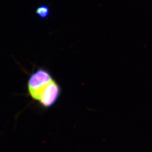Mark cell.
<instances>
[{
    "mask_svg": "<svg viewBox=\"0 0 152 152\" xmlns=\"http://www.w3.org/2000/svg\"><path fill=\"white\" fill-rule=\"evenodd\" d=\"M60 88L53 80L41 92L38 102L43 107L48 108L54 105L59 98Z\"/></svg>",
    "mask_w": 152,
    "mask_h": 152,
    "instance_id": "cell-2",
    "label": "cell"
},
{
    "mask_svg": "<svg viewBox=\"0 0 152 152\" xmlns=\"http://www.w3.org/2000/svg\"><path fill=\"white\" fill-rule=\"evenodd\" d=\"M37 16L41 19H46L50 14V9L48 6L41 5L36 10Z\"/></svg>",
    "mask_w": 152,
    "mask_h": 152,
    "instance_id": "cell-3",
    "label": "cell"
},
{
    "mask_svg": "<svg viewBox=\"0 0 152 152\" xmlns=\"http://www.w3.org/2000/svg\"><path fill=\"white\" fill-rule=\"evenodd\" d=\"M53 80L49 72L39 68L33 73L28 81V94L33 100L38 102L44 88Z\"/></svg>",
    "mask_w": 152,
    "mask_h": 152,
    "instance_id": "cell-1",
    "label": "cell"
}]
</instances>
